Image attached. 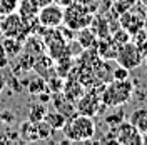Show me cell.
Returning <instances> with one entry per match:
<instances>
[{"label": "cell", "instance_id": "cell-6", "mask_svg": "<svg viewBox=\"0 0 147 145\" xmlns=\"http://www.w3.org/2000/svg\"><path fill=\"white\" fill-rule=\"evenodd\" d=\"M144 57L140 54L139 47L130 40L127 44H122L117 48V55H115V62L122 67H125L127 70H136L139 65H142Z\"/></svg>", "mask_w": 147, "mask_h": 145}, {"label": "cell", "instance_id": "cell-15", "mask_svg": "<svg viewBox=\"0 0 147 145\" xmlns=\"http://www.w3.org/2000/svg\"><path fill=\"white\" fill-rule=\"evenodd\" d=\"M0 45L9 57H18L20 52H24V42H20L17 38H12V37H3Z\"/></svg>", "mask_w": 147, "mask_h": 145}, {"label": "cell", "instance_id": "cell-9", "mask_svg": "<svg viewBox=\"0 0 147 145\" xmlns=\"http://www.w3.org/2000/svg\"><path fill=\"white\" fill-rule=\"evenodd\" d=\"M40 10V5L37 3L35 0H20V5H18V15L24 18V22L32 23L37 20V13Z\"/></svg>", "mask_w": 147, "mask_h": 145}, {"label": "cell", "instance_id": "cell-7", "mask_svg": "<svg viewBox=\"0 0 147 145\" xmlns=\"http://www.w3.org/2000/svg\"><path fill=\"white\" fill-rule=\"evenodd\" d=\"M115 140L119 145H142L144 144V135L134 127L130 122H122L115 128Z\"/></svg>", "mask_w": 147, "mask_h": 145}, {"label": "cell", "instance_id": "cell-24", "mask_svg": "<svg viewBox=\"0 0 147 145\" xmlns=\"http://www.w3.org/2000/svg\"><path fill=\"white\" fill-rule=\"evenodd\" d=\"M127 79H130V70L117 64L115 68L112 70V80H127Z\"/></svg>", "mask_w": 147, "mask_h": 145}, {"label": "cell", "instance_id": "cell-22", "mask_svg": "<svg viewBox=\"0 0 147 145\" xmlns=\"http://www.w3.org/2000/svg\"><path fill=\"white\" fill-rule=\"evenodd\" d=\"M112 38H114V42H115L117 45H122V44H127V42H130L132 35H130V32H129L127 28L124 30V27H122V28H117V30L112 34Z\"/></svg>", "mask_w": 147, "mask_h": 145}, {"label": "cell", "instance_id": "cell-10", "mask_svg": "<svg viewBox=\"0 0 147 145\" xmlns=\"http://www.w3.org/2000/svg\"><path fill=\"white\" fill-rule=\"evenodd\" d=\"M62 92H64V95L67 99L72 100L74 103H75V102L84 95V83L79 80V79H70V80L64 82Z\"/></svg>", "mask_w": 147, "mask_h": 145}, {"label": "cell", "instance_id": "cell-19", "mask_svg": "<svg viewBox=\"0 0 147 145\" xmlns=\"http://www.w3.org/2000/svg\"><path fill=\"white\" fill-rule=\"evenodd\" d=\"M47 113V109H45V103H35L30 107V113H28V120L32 122H40L44 120Z\"/></svg>", "mask_w": 147, "mask_h": 145}, {"label": "cell", "instance_id": "cell-32", "mask_svg": "<svg viewBox=\"0 0 147 145\" xmlns=\"http://www.w3.org/2000/svg\"><path fill=\"white\" fill-rule=\"evenodd\" d=\"M139 2H140V3H142L144 7H147V0H139Z\"/></svg>", "mask_w": 147, "mask_h": 145}, {"label": "cell", "instance_id": "cell-29", "mask_svg": "<svg viewBox=\"0 0 147 145\" xmlns=\"http://www.w3.org/2000/svg\"><path fill=\"white\" fill-rule=\"evenodd\" d=\"M55 3H57V5H60V7H69V5H72L74 2H75V0H54Z\"/></svg>", "mask_w": 147, "mask_h": 145}, {"label": "cell", "instance_id": "cell-14", "mask_svg": "<svg viewBox=\"0 0 147 145\" xmlns=\"http://www.w3.org/2000/svg\"><path fill=\"white\" fill-rule=\"evenodd\" d=\"M129 122L137 128L142 135H147V109H137L130 113Z\"/></svg>", "mask_w": 147, "mask_h": 145}, {"label": "cell", "instance_id": "cell-8", "mask_svg": "<svg viewBox=\"0 0 147 145\" xmlns=\"http://www.w3.org/2000/svg\"><path fill=\"white\" fill-rule=\"evenodd\" d=\"M99 103H100V97H97V93H94V92H89V93H84L75 102V109L79 113L94 117L95 113H99Z\"/></svg>", "mask_w": 147, "mask_h": 145}, {"label": "cell", "instance_id": "cell-23", "mask_svg": "<svg viewBox=\"0 0 147 145\" xmlns=\"http://www.w3.org/2000/svg\"><path fill=\"white\" fill-rule=\"evenodd\" d=\"M64 89V79L60 77H52V79H47V90L50 93H57V92H62Z\"/></svg>", "mask_w": 147, "mask_h": 145}, {"label": "cell", "instance_id": "cell-27", "mask_svg": "<svg viewBox=\"0 0 147 145\" xmlns=\"http://www.w3.org/2000/svg\"><path fill=\"white\" fill-rule=\"evenodd\" d=\"M7 64H9V55L3 52V48L0 45V68H5Z\"/></svg>", "mask_w": 147, "mask_h": 145}, {"label": "cell", "instance_id": "cell-33", "mask_svg": "<svg viewBox=\"0 0 147 145\" xmlns=\"http://www.w3.org/2000/svg\"><path fill=\"white\" fill-rule=\"evenodd\" d=\"M142 62H144V65H146V67H147V55H146V57H144V60H142Z\"/></svg>", "mask_w": 147, "mask_h": 145}, {"label": "cell", "instance_id": "cell-4", "mask_svg": "<svg viewBox=\"0 0 147 145\" xmlns=\"http://www.w3.org/2000/svg\"><path fill=\"white\" fill-rule=\"evenodd\" d=\"M94 22V13L89 7L74 2L72 5L64 9V25L70 30H80L84 27H90Z\"/></svg>", "mask_w": 147, "mask_h": 145}, {"label": "cell", "instance_id": "cell-16", "mask_svg": "<svg viewBox=\"0 0 147 145\" xmlns=\"http://www.w3.org/2000/svg\"><path fill=\"white\" fill-rule=\"evenodd\" d=\"M47 124L52 127V130H62L65 125V122H67V117H65L64 113H60L59 110H52V112H47L45 117H44Z\"/></svg>", "mask_w": 147, "mask_h": 145}, {"label": "cell", "instance_id": "cell-11", "mask_svg": "<svg viewBox=\"0 0 147 145\" xmlns=\"http://www.w3.org/2000/svg\"><path fill=\"white\" fill-rule=\"evenodd\" d=\"M52 102H54V105H55V110H59L60 113H64L65 117H70V115H74V113L77 112L74 102L69 100L64 93H60V92H57V95L52 97Z\"/></svg>", "mask_w": 147, "mask_h": 145}, {"label": "cell", "instance_id": "cell-18", "mask_svg": "<svg viewBox=\"0 0 147 145\" xmlns=\"http://www.w3.org/2000/svg\"><path fill=\"white\" fill-rule=\"evenodd\" d=\"M20 0H0V18L18 10Z\"/></svg>", "mask_w": 147, "mask_h": 145}, {"label": "cell", "instance_id": "cell-26", "mask_svg": "<svg viewBox=\"0 0 147 145\" xmlns=\"http://www.w3.org/2000/svg\"><path fill=\"white\" fill-rule=\"evenodd\" d=\"M13 118H15V115H13L12 112H3V113H0V120H2L3 124H12Z\"/></svg>", "mask_w": 147, "mask_h": 145}, {"label": "cell", "instance_id": "cell-17", "mask_svg": "<svg viewBox=\"0 0 147 145\" xmlns=\"http://www.w3.org/2000/svg\"><path fill=\"white\" fill-rule=\"evenodd\" d=\"M27 89H28V93L32 95H38L40 92L47 90V82L42 79V77H35L27 83Z\"/></svg>", "mask_w": 147, "mask_h": 145}, {"label": "cell", "instance_id": "cell-13", "mask_svg": "<svg viewBox=\"0 0 147 145\" xmlns=\"http://www.w3.org/2000/svg\"><path fill=\"white\" fill-rule=\"evenodd\" d=\"M77 40H79V44H80L85 50L95 47L97 42H99L97 34H95L90 27H84V28H80V30H77Z\"/></svg>", "mask_w": 147, "mask_h": 145}, {"label": "cell", "instance_id": "cell-28", "mask_svg": "<svg viewBox=\"0 0 147 145\" xmlns=\"http://www.w3.org/2000/svg\"><path fill=\"white\" fill-rule=\"evenodd\" d=\"M77 3H80V5H85V7H89L90 10L95 9V0H75Z\"/></svg>", "mask_w": 147, "mask_h": 145}, {"label": "cell", "instance_id": "cell-30", "mask_svg": "<svg viewBox=\"0 0 147 145\" xmlns=\"http://www.w3.org/2000/svg\"><path fill=\"white\" fill-rule=\"evenodd\" d=\"M35 2L42 7V5H47V3H50V2H54V0H35Z\"/></svg>", "mask_w": 147, "mask_h": 145}, {"label": "cell", "instance_id": "cell-1", "mask_svg": "<svg viewBox=\"0 0 147 145\" xmlns=\"http://www.w3.org/2000/svg\"><path fill=\"white\" fill-rule=\"evenodd\" d=\"M95 130H97V127H95L94 117L84 115L79 112L67 117V122L62 128L64 135L70 142H90L95 135Z\"/></svg>", "mask_w": 147, "mask_h": 145}, {"label": "cell", "instance_id": "cell-5", "mask_svg": "<svg viewBox=\"0 0 147 145\" xmlns=\"http://www.w3.org/2000/svg\"><path fill=\"white\" fill-rule=\"evenodd\" d=\"M37 22L42 28L57 30L59 27L64 25V7L57 5L55 2L42 5L37 13Z\"/></svg>", "mask_w": 147, "mask_h": 145}, {"label": "cell", "instance_id": "cell-3", "mask_svg": "<svg viewBox=\"0 0 147 145\" xmlns=\"http://www.w3.org/2000/svg\"><path fill=\"white\" fill-rule=\"evenodd\" d=\"M32 23L24 22V18L18 15V12H13V13H9V15L0 18V34H2V37H12L20 42H25L30 37V25Z\"/></svg>", "mask_w": 147, "mask_h": 145}, {"label": "cell", "instance_id": "cell-12", "mask_svg": "<svg viewBox=\"0 0 147 145\" xmlns=\"http://www.w3.org/2000/svg\"><path fill=\"white\" fill-rule=\"evenodd\" d=\"M18 137L24 142H37L38 140V132H37V122L25 120L18 127Z\"/></svg>", "mask_w": 147, "mask_h": 145}, {"label": "cell", "instance_id": "cell-2", "mask_svg": "<svg viewBox=\"0 0 147 145\" xmlns=\"http://www.w3.org/2000/svg\"><path fill=\"white\" fill-rule=\"evenodd\" d=\"M132 93H134V83L130 82V79L110 80L104 87V92L100 93V102L105 107L117 109V107H122L124 103H127L132 97Z\"/></svg>", "mask_w": 147, "mask_h": 145}, {"label": "cell", "instance_id": "cell-21", "mask_svg": "<svg viewBox=\"0 0 147 145\" xmlns=\"http://www.w3.org/2000/svg\"><path fill=\"white\" fill-rule=\"evenodd\" d=\"M37 132H38V140H49L52 137V134H54L52 127L47 124L45 120L37 122Z\"/></svg>", "mask_w": 147, "mask_h": 145}, {"label": "cell", "instance_id": "cell-25", "mask_svg": "<svg viewBox=\"0 0 147 145\" xmlns=\"http://www.w3.org/2000/svg\"><path fill=\"white\" fill-rule=\"evenodd\" d=\"M37 99H38L40 103H49V102H52V93H50L49 90H44V92H40V93L37 95Z\"/></svg>", "mask_w": 147, "mask_h": 145}, {"label": "cell", "instance_id": "cell-31", "mask_svg": "<svg viewBox=\"0 0 147 145\" xmlns=\"http://www.w3.org/2000/svg\"><path fill=\"white\" fill-rule=\"evenodd\" d=\"M3 87H5V80H3V75L0 73V92L3 90Z\"/></svg>", "mask_w": 147, "mask_h": 145}, {"label": "cell", "instance_id": "cell-20", "mask_svg": "<svg viewBox=\"0 0 147 145\" xmlns=\"http://www.w3.org/2000/svg\"><path fill=\"white\" fill-rule=\"evenodd\" d=\"M124 118H125V115H124V110L117 107V110H115V112L109 113L107 117L104 118V122H105L107 125H110V127H117L119 124H122V122H124Z\"/></svg>", "mask_w": 147, "mask_h": 145}]
</instances>
